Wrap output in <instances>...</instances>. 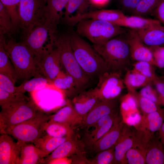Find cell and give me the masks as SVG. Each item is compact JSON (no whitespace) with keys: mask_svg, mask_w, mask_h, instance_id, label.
<instances>
[{"mask_svg":"<svg viewBox=\"0 0 164 164\" xmlns=\"http://www.w3.org/2000/svg\"><path fill=\"white\" fill-rule=\"evenodd\" d=\"M159 78L164 82V74L161 76H159Z\"/></svg>","mask_w":164,"mask_h":164,"instance_id":"obj_54","label":"cell"},{"mask_svg":"<svg viewBox=\"0 0 164 164\" xmlns=\"http://www.w3.org/2000/svg\"><path fill=\"white\" fill-rule=\"evenodd\" d=\"M161 0H140L132 15L142 17L152 14Z\"/></svg>","mask_w":164,"mask_h":164,"instance_id":"obj_39","label":"cell"},{"mask_svg":"<svg viewBox=\"0 0 164 164\" xmlns=\"http://www.w3.org/2000/svg\"><path fill=\"white\" fill-rule=\"evenodd\" d=\"M163 145L154 134L149 140L145 153L146 164H164Z\"/></svg>","mask_w":164,"mask_h":164,"instance_id":"obj_26","label":"cell"},{"mask_svg":"<svg viewBox=\"0 0 164 164\" xmlns=\"http://www.w3.org/2000/svg\"><path fill=\"white\" fill-rule=\"evenodd\" d=\"M152 84L158 93L161 106L164 107V82L157 75Z\"/></svg>","mask_w":164,"mask_h":164,"instance_id":"obj_49","label":"cell"},{"mask_svg":"<svg viewBox=\"0 0 164 164\" xmlns=\"http://www.w3.org/2000/svg\"><path fill=\"white\" fill-rule=\"evenodd\" d=\"M152 83L149 84L142 87L139 93L143 96L154 102L161 106L157 91Z\"/></svg>","mask_w":164,"mask_h":164,"instance_id":"obj_43","label":"cell"},{"mask_svg":"<svg viewBox=\"0 0 164 164\" xmlns=\"http://www.w3.org/2000/svg\"><path fill=\"white\" fill-rule=\"evenodd\" d=\"M82 121L71 102H69L55 114L50 116L48 121L68 124L74 128L76 125L80 126Z\"/></svg>","mask_w":164,"mask_h":164,"instance_id":"obj_25","label":"cell"},{"mask_svg":"<svg viewBox=\"0 0 164 164\" xmlns=\"http://www.w3.org/2000/svg\"><path fill=\"white\" fill-rule=\"evenodd\" d=\"M21 146L19 157L16 164L44 163L45 158L48 155L34 145L18 141Z\"/></svg>","mask_w":164,"mask_h":164,"instance_id":"obj_20","label":"cell"},{"mask_svg":"<svg viewBox=\"0 0 164 164\" xmlns=\"http://www.w3.org/2000/svg\"><path fill=\"white\" fill-rule=\"evenodd\" d=\"M86 148L83 140L77 137H73L67 140L61 144L44 159V163L57 158L69 157L78 154L85 152Z\"/></svg>","mask_w":164,"mask_h":164,"instance_id":"obj_18","label":"cell"},{"mask_svg":"<svg viewBox=\"0 0 164 164\" xmlns=\"http://www.w3.org/2000/svg\"><path fill=\"white\" fill-rule=\"evenodd\" d=\"M122 73L106 71L99 77L96 87L93 88L95 95L101 101L115 99L125 87Z\"/></svg>","mask_w":164,"mask_h":164,"instance_id":"obj_10","label":"cell"},{"mask_svg":"<svg viewBox=\"0 0 164 164\" xmlns=\"http://www.w3.org/2000/svg\"><path fill=\"white\" fill-rule=\"evenodd\" d=\"M51 85L72 98L80 93L73 78L63 70L52 82Z\"/></svg>","mask_w":164,"mask_h":164,"instance_id":"obj_23","label":"cell"},{"mask_svg":"<svg viewBox=\"0 0 164 164\" xmlns=\"http://www.w3.org/2000/svg\"><path fill=\"white\" fill-rule=\"evenodd\" d=\"M136 30L146 46L150 47L164 46V26L160 22L146 28Z\"/></svg>","mask_w":164,"mask_h":164,"instance_id":"obj_22","label":"cell"},{"mask_svg":"<svg viewBox=\"0 0 164 164\" xmlns=\"http://www.w3.org/2000/svg\"><path fill=\"white\" fill-rule=\"evenodd\" d=\"M43 129L46 134L54 137L71 138L74 136L73 128L67 123L48 121Z\"/></svg>","mask_w":164,"mask_h":164,"instance_id":"obj_28","label":"cell"},{"mask_svg":"<svg viewBox=\"0 0 164 164\" xmlns=\"http://www.w3.org/2000/svg\"><path fill=\"white\" fill-rule=\"evenodd\" d=\"M149 48L152 53L156 67L164 68V46H153Z\"/></svg>","mask_w":164,"mask_h":164,"instance_id":"obj_46","label":"cell"},{"mask_svg":"<svg viewBox=\"0 0 164 164\" xmlns=\"http://www.w3.org/2000/svg\"><path fill=\"white\" fill-rule=\"evenodd\" d=\"M55 46L59 50L63 70L73 78L80 93L87 90L93 80L84 71L75 58L71 45L70 33L58 34Z\"/></svg>","mask_w":164,"mask_h":164,"instance_id":"obj_4","label":"cell"},{"mask_svg":"<svg viewBox=\"0 0 164 164\" xmlns=\"http://www.w3.org/2000/svg\"><path fill=\"white\" fill-rule=\"evenodd\" d=\"M126 158L129 164H146L145 155L136 148L132 147L128 151Z\"/></svg>","mask_w":164,"mask_h":164,"instance_id":"obj_42","label":"cell"},{"mask_svg":"<svg viewBox=\"0 0 164 164\" xmlns=\"http://www.w3.org/2000/svg\"><path fill=\"white\" fill-rule=\"evenodd\" d=\"M15 83L8 77L0 73V88L11 93H16Z\"/></svg>","mask_w":164,"mask_h":164,"instance_id":"obj_48","label":"cell"},{"mask_svg":"<svg viewBox=\"0 0 164 164\" xmlns=\"http://www.w3.org/2000/svg\"><path fill=\"white\" fill-rule=\"evenodd\" d=\"M125 33L104 43L93 44V47L104 61L109 71L123 74L132 65L129 46Z\"/></svg>","mask_w":164,"mask_h":164,"instance_id":"obj_1","label":"cell"},{"mask_svg":"<svg viewBox=\"0 0 164 164\" xmlns=\"http://www.w3.org/2000/svg\"><path fill=\"white\" fill-rule=\"evenodd\" d=\"M151 15L164 24V0H161Z\"/></svg>","mask_w":164,"mask_h":164,"instance_id":"obj_50","label":"cell"},{"mask_svg":"<svg viewBox=\"0 0 164 164\" xmlns=\"http://www.w3.org/2000/svg\"><path fill=\"white\" fill-rule=\"evenodd\" d=\"M91 5L100 6L105 4L109 0H89Z\"/></svg>","mask_w":164,"mask_h":164,"instance_id":"obj_53","label":"cell"},{"mask_svg":"<svg viewBox=\"0 0 164 164\" xmlns=\"http://www.w3.org/2000/svg\"><path fill=\"white\" fill-rule=\"evenodd\" d=\"M132 70L133 71L145 76L152 81L157 75L155 66L149 62L135 61L132 64Z\"/></svg>","mask_w":164,"mask_h":164,"instance_id":"obj_38","label":"cell"},{"mask_svg":"<svg viewBox=\"0 0 164 164\" xmlns=\"http://www.w3.org/2000/svg\"><path fill=\"white\" fill-rule=\"evenodd\" d=\"M117 97L110 100L101 101L87 114L80 125L85 129L99 120L118 108Z\"/></svg>","mask_w":164,"mask_h":164,"instance_id":"obj_16","label":"cell"},{"mask_svg":"<svg viewBox=\"0 0 164 164\" xmlns=\"http://www.w3.org/2000/svg\"><path fill=\"white\" fill-rule=\"evenodd\" d=\"M20 0H0L5 7L11 17L12 29L10 35L14 34L20 30L19 15Z\"/></svg>","mask_w":164,"mask_h":164,"instance_id":"obj_34","label":"cell"},{"mask_svg":"<svg viewBox=\"0 0 164 164\" xmlns=\"http://www.w3.org/2000/svg\"><path fill=\"white\" fill-rule=\"evenodd\" d=\"M47 0H20L19 15L22 39L36 26L46 22Z\"/></svg>","mask_w":164,"mask_h":164,"instance_id":"obj_8","label":"cell"},{"mask_svg":"<svg viewBox=\"0 0 164 164\" xmlns=\"http://www.w3.org/2000/svg\"><path fill=\"white\" fill-rule=\"evenodd\" d=\"M26 96L23 94L16 92L10 93L0 88V105L23 98Z\"/></svg>","mask_w":164,"mask_h":164,"instance_id":"obj_45","label":"cell"},{"mask_svg":"<svg viewBox=\"0 0 164 164\" xmlns=\"http://www.w3.org/2000/svg\"><path fill=\"white\" fill-rule=\"evenodd\" d=\"M6 40L4 35H0V73L7 76L15 84L19 78L5 50L4 44Z\"/></svg>","mask_w":164,"mask_h":164,"instance_id":"obj_27","label":"cell"},{"mask_svg":"<svg viewBox=\"0 0 164 164\" xmlns=\"http://www.w3.org/2000/svg\"><path fill=\"white\" fill-rule=\"evenodd\" d=\"M0 133L6 128L35 116L41 110L26 96L1 106Z\"/></svg>","mask_w":164,"mask_h":164,"instance_id":"obj_6","label":"cell"},{"mask_svg":"<svg viewBox=\"0 0 164 164\" xmlns=\"http://www.w3.org/2000/svg\"><path fill=\"white\" fill-rule=\"evenodd\" d=\"M71 47L75 58L85 73L93 80L109 71L104 61L92 46L76 32L70 33Z\"/></svg>","mask_w":164,"mask_h":164,"instance_id":"obj_2","label":"cell"},{"mask_svg":"<svg viewBox=\"0 0 164 164\" xmlns=\"http://www.w3.org/2000/svg\"><path fill=\"white\" fill-rule=\"evenodd\" d=\"M50 85V83L48 80L41 75L24 81L20 85L16 87V92L24 94L26 92H32L40 90Z\"/></svg>","mask_w":164,"mask_h":164,"instance_id":"obj_32","label":"cell"},{"mask_svg":"<svg viewBox=\"0 0 164 164\" xmlns=\"http://www.w3.org/2000/svg\"><path fill=\"white\" fill-rule=\"evenodd\" d=\"M71 158L68 157L57 158L52 159L48 161L46 164H72Z\"/></svg>","mask_w":164,"mask_h":164,"instance_id":"obj_51","label":"cell"},{"mask_svg":"<svg viewBox=\"0 0 164 164\" xmlns=\"http://www.w3.org/2000/svg\"><path fill=\"white\" fill-rule=\"evenodd\" d=\"M128 93L132 94L135 98L138 109H139L143 116H146L161 107L154 102L143 96L136 90Z\"/></svg>","mask_w":164,"mask_h":164,"instance_id":"obj_35","label":"cell"},{"mask_svg":"<svg viewBox=\"0 0 164 164\" xmlns=\"http://www.w3.org/2000/svg\"><path fill=\"white\" fill-rule=\"evenodd\" d=\"M125 123L118 115L111 128L93 145L90 150L93 154L114 146L123 130Z\"/></svg>","mask_w":164,"mask_h":164,"instance_id":"obj_14","label":"cell"},{"mask_svg":"<svg viewBox=\"0 0 164 164\" xmlns=\"http://www.w3.org/2000/svg\"><path fill=\"white\" fill-rule=\"evenodd\" d=\"M38 65L40 73L48 80L51 85L62 69L59 49L55 47L38 63Z\"/></svg>","mask_w":164,"mask_h":164,"instance_id":"obj_15","label":"cell"},{"mask_svg":"<svg viewBox=\"0 0 164 164\" xmlns=\"http://www.w3.org/2000/svg\"><path fill=\"white\" fill-rule=\"evenodd\" d=\"M101 101L94 94L93 88H91L82 91L73 97L71 103L82 121L90 111Z\"/></svg>","mask_w":164,"mask_h":164,"instance_id":"obj_19","label":"cell"},{"mask_svg":"<svg viewBox=\"0 0 164 164\" xmlns=\"http://www.w3.org/2000/svg\"><path fill=\"white\" fill-rule=\"evenodd\" d=\"M76 32L85 37L93 44L104 43L125 33L127 29L104 20L85 19L76 25Z\"/></svg>","mask_w":164,"mask_h":164,"instance_id":"obj_5","label":"cell"},{"mask_svg":"<svg viewBox=\"0 0 164 164\" xmlns=\"http://www.w3.org/2000/svg\"><path fill=\"white\" fill-rule=\"evenodd\" d=\"M115 164L114 146L112 147L100 151L91 159L89 160L88 164Z\"/></svg>","mask_w":164,"mask_h":164,"instance_id":"obj_40","label":"cell"},{"mask_svg":"<svg viewBox=\"0 0 164 164\" xmlns=\"http://www.w3.org/2000/svg\"><path fill=\"white\" fill-rule=\"evenodd\" d=\"M58 34L57 29L46 22L35 27L22 42L33 53L38 63L55 48Z\"/></svg>","mask_w":164,"mask_h":164,"instance_id":"obj_7","label":"cell"},{"mask_svg":"<svg viewBox=\"0 0 164 164\" xmlns=\"http://www.w3.org/2000/svg\"><path fill=\"white\" fill-rule=\"evenodd\" d=\"M125 16L119 9H101L87 11L70 17L63 21L69 26L76 25L79 21L85 19L104 20L117 25Z\"/></svg>","mask_w":164,"mask_h":164,"instance_id":"obj_12","label":"cell"},{"mask_svg":"<svg viewBox=\"0 0 164 164\" xmlns=\"http://www.w3.org/2000/svg\"><path fill=\"white\" fill-rule=\"evenodd\" d=\"M158 131V137L164 145V123H163Z\"/></svg>","mask_w":164,"mask_h":164,"instance_id":"obj_52","label":"cell"},{"mask_svg":"<svg viewBox=\"0 0 164 164\" xmlns=\"http://www.w3.org/2000/svg\"><path fill=\"white\" fill-rule=\"evenodd\" d=\"M70 138L56 137L45 134L33 143L48 155L61 144Z\"/></svg>","mask_w":164,"mask_h":164,"instance_id":"obj_31","label":"cell"},{"mask_svg":"<svg viewBox=\"0 0 164 164\" xmlns=\"http://www.w3.org/2000/svg\"><path fill=\"white\" fill-rule=\"evenodd\" d=\"M91 5L89 0H69L62 21L87 12Z\"/></svg>","mask_w":164,"mask_h":164,"instance_id":"obj_33","label":"cell"},{"mask_svg":"<svg viewBox=\"0 0 164 164\" xmlns=\"http://www.w3.org/2000/svg\"><path fill=\"white\" fill-rule=\"evenodd\" d=\"M49 119L50 116L41 111L32 118L7 127L0 133L8 134L18 141L34 142L46 134L43 128Z\"/></svg>","mask_w":164,"mask_h":164,"instance_id":"obj_9","label":"cell"},{"mask_svg":"<svg viewBox=\"0 0 164 164\" xmlns=\"http://www.w3.org/2000/svg\"><path fill=\"white\" fill-rule=\"evenodd\" d=\"M128 126L125 124L121 135L114 145L115 164L128 163L126 154L133 146V131Z\"/></svg>","mask_w":164,"mask_h":164,"instance_id":"obj_21","label":"cell"},{"mask_svg":"<svg viewBox=\"0 0 164 164\" xmlns=\"http://www.w3.org/2000/svg\"><path fill=\"white\" fill-rule=\"evenodd\" d=\"M69 0H47L46 22L57 29L62 21Z\"/></svg>","mask_w":164,"mask_h":164,"instance_id":"obj_24","label":"cell"},{"mask_svg":"<svg viewBox=\"0 0 164 164\" xmlns=\"http://www.w3.org/2000/svg\"><path fill=\"white\" fill-rule=\"evenodd\" d=\"M140 0H115L117 7L124 13L132 15Z\"/></svg>","mask_w":164,"mask_h":164,"instance_id":"obj_44","label":"cell"},{"mask_svg":"<svg viewBox=\"0 0 164 164\" xmlns=\"http://www.w3.org/2000/svg\"><path fill=\"white\" fill-rule=\"evenodd\" d=\"M122 117L123 122L126 125L135 127L141 123L143 116L141 114L139 111H137L130 112Z\"/></svg>","mask_w":164,"mask_h":164,"instance_id":"obj_47","label":"cell"},{"mask_svg":"<svg viewBox=\"0 0 164 164\" xmlns=\"http://www.w3.org/2000/svg\"><path fill=\"white\" fill-rule=\"evenodd\" d=\"M164 120V107H160L157 111L146 116V125L147 129L153 133L159 130Z\"/></svg>","mask_w":164,"mask_h":164,"instance_id":"obj_37","label":"cell"},{"mask_svg":"<svg viewBox=\"0 0 164 164\" xmlns=\"http://www.w3.org/2000/svg\"><path fill=\"white\" fill-rule=\"evenodd\" d=\"M21 151L19 142L7 134L0 136V164H16Z\"/></svg>","mask_w":164,"mask_h":164,"instance_id":"obj_17","label":"cell"},{"mask_svg":"<svg viewBox=\"0 0 164 164\" xmlns=\"http://www.w3.org/2000/svg\"><path fill=\"white\" fill-rule=\"evenodd\" d=\"M118 109L102 117L85 129L83 141L86 148L91 150L94 144L111 128L118 115Z\"/></svg>","mask_w":164,"mask_h":164,"instance_id":"obj_11","label":"cell"},{"mask_svg":"<svg viewBox=\"0 0 164 164\" xmlns=\"http://www.w3.org/2000/svg\"><path fill=\"white\" fill-rule=\"evenodd\" d=\"M153 134L147 129H135L133 132L134 141L133 147L138 149L145 155L148 144Z\"/></svg>","mask_w":164,"mask_h":164,"instance_id":"obj_36","label":"cell"},{"mask_svg":"<svg viewBox=\"0 0 164 164\" xmlns=\"http://www.w3.org/2000/svg\"><path fill=\"white\" fill-rule=\"evenodd\" d=\"M12 29L10 15L5 7L0 2V35L10 34Z\"/></svg>","mask_w":164,"mask_h":164,"instance_id":"obj_41","label":"cell"},{"mask_svg":"<svg viewBox=\"0 0 164 164\" xmlns=\"http://www.w3.org/2000/svg\"><path fill=\"white\" fill-rule=\"evenodd\" d=\"M123 79L128 92L135 91L138 88L152 83V81L149 79L132 69L125 72Z\"/></svg>","mask_w":164,"mask_h":164,"instance_id":"obj_30","label":"cell"},{"mask_svg":"<svg viewBox=\"0 0 164 164\" xmlns=\"http://www.w3.org/2000/svg\"><path fill=\"white\" fill-rule=\"evenodd\" d=\"M159 22L160 21L156 19L146 18L133 15L130 16L125 15L119 22L118 26L137 30L146 28Z\"/></svg>","mask_w":164,"mask_h":164,"instance_id":"obj_29","label":"cell"},{"mask_svg":"<svg viewBox=\"0 0 164 164\" xmlns=\"http://www.w3.org/2000/svg\"><path fill=\"white\" fill-rule=\"evenodd\" d=\"M125 34L129 45L132 60L135 61H146L156 67L151 51L143 43L137 31L129 29Z\"/></svg>","mask_w":164,"mask_h":164,"instance_id":"obj_13","label":"cell"},{"mask_svg":"<svg viewBox=\"0 0 164 164\" xmlns=\"http://www.w3.org/2000/svg\"><path fill=\"white\" fill-rule=\"evenodd\" d=\"M4 46L19 79L24 81L32 77L41 76L35 56L22 42L17 43L12 38L6 40Z\"/></svg>","mask_w":164,"mask_h":164,"instance_id":"obj_3","label":"cell"}]
</instances>
